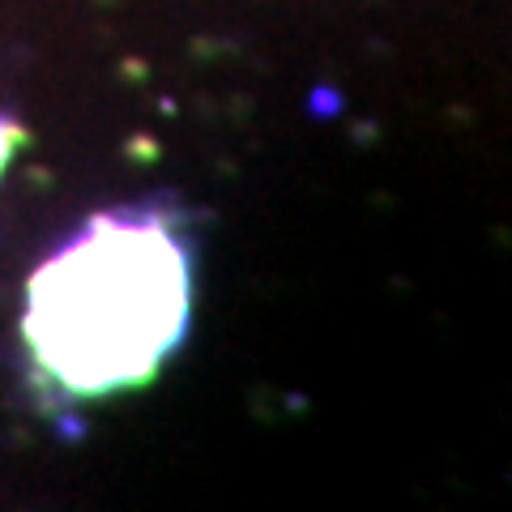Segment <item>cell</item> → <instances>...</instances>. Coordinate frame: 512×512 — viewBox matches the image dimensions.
Listing matches in <instances>:
<instances>
[{"label": "cell", "instance_id": "cell-2", "mask_svg": "<svg viewBox=\"0 0 512 512\" xmlns=\"http://www.w3.org/2000/svg\"><path fill=\"white\" fill-rule=\"evenodd\" d=\"M13 137H18V133H13L9 124H0V167H5V158H9V150H13Z\"/></svg>", "mask_w": 512, "mask_h": 512}, {"label": "cell", "instance_id": "cell-1", "mask_svg": "<svg viewBox=\"0 0 512 512\" xmlns=\"http://www.w3.org/2000/svg\"><path fill=\"white\" fill-rule=\"evenodd\" d=\"M188 261L154 222L99 218L35 278L26 338L73 393L141 384L180 342Z\"/></svg>", "mask_w": 512, "mask_h": 512}]
</instances>
